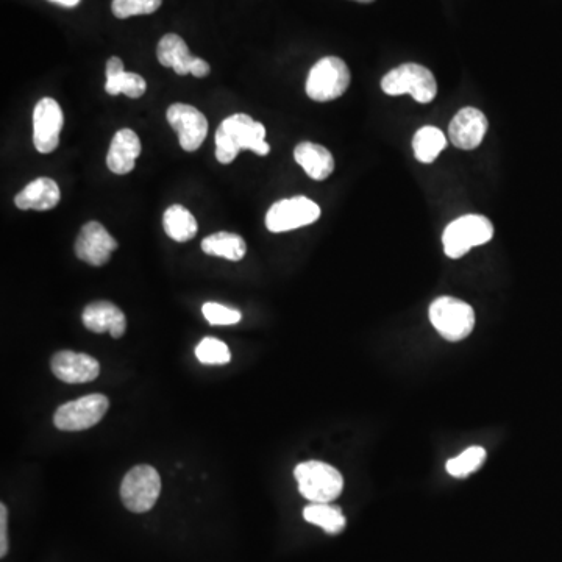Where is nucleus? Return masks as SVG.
<instances>
[{"label":"nucleus","instance_id":"f257e3e1","mask_svg":"<svg viewBox=\"0 0 562 562\" xmlns=\"http://www.w3.org/2000/svg\"><path fill=\"white\" fill-rule=\"evenodd\" d=\"M241 150H252L261 157L271 152V146L266 143L264 125L244 113L233 114L219 125L216 132L217 161L233 163Z\"/></svg>","mask_w":562,"mask_h":562},{"label":"nucleus","instance_id":"f03ea898","mask_svg":"<svg viewBox=\"0 0 562 562\" xmlns=\"http://www.w3.org/2000/svg\"><path fill=\"white\" fill-rule=\"evenodd\" d=\"M299 491L311 503H331L341 495L344 478L336 467L322 461H305L294 470Z\"/></svg>","mask_w":562,"mask_h":562},{"label":"nucleus","instance_id":"7ed1b4c3","mask_svg":"<svg viewBox=\"0 0 562 562\" xmlns=\"http://www.w3.org/2000/svg\"><path fill=\"white\" fill-rule=\"evenodd\" d=\"M494 236V225L488 217L480 214H467L458 217L442 235V244L447 257L452 260L463 258L474 247L483 246Z\"/></svg>","mask_w":562,"mask_h":562},{"label":"nucleus","instance_id":"20e7f679","mask_svg":"<svg viewBox=\"0 0 562 562\" xmlns=\"http://www.w3.org/2000/svg\"><path fill=\"white\" fill-rule=\"evenodd\" d=\"M381 89L388 96L410 94L419 104H430L438 94V83L430 69L417 63H405L383 77Z\"/></svg>","mask_w":562,"mask_h":562},{"label":"nucleus","instance_id":"39448f33","mask_svg":"<svg viewBox=\"0 0 562 562\" xmlns=\"http://www.w3.org/2000/svg\"><path fill=\"white\" fill-rule=\"evenodd\" d=\"M428 316L439 335L450 342L463 341L474 331V308L455 297H439L434 300Z\"/></svg>","mask_w":562,"mask_h":562},{"label":"nucleus","instance_id":"423d86ee","mask_svg":"<svg viewBox=\"0 0 562 562\" xmlns=\"http://www.w3.org/2000/svg\"><path fill=\"white\" fill-rule=\"evenodd\" d=\"M350 71L346 61L338 57H325L317 61L306 79V94L314 102L339 99L349 89Z\"/></svg>","mask_w":562,"mask_h":562},{"label":"nucleus","instance_id":"0eeeda50","mask_svg":"<svg viewBox=\"0 0 562 562\" xmlns=\"http://www.w3.org/2000/svg\"><path fill=\"white\" fill-rule=\"evenodd\" d=\"M160 492V474L149 464L133 467L122 480V503L132 513L143 514L150 511L157 503Z\"/></svg>","mask_w":562,"mask_h":562},{"label":"nucleus","instance_id":"6e6552de","mask_svg":"<svg viewBox=\"0 0 562 562\" xmlns=\"http://www.w3.org/2000/svg\"><path fill=\"white\" fill-rule=\"evenodd\" d=\"M321 207L308 197H291L275 202L266 214V227L272 233H285L314 224Z\"/></svg>","mask_w":562,"mask_h":562},{"label":"nucleus","instance_id":"1a4fd4ad","mask_svg":"<svg viewBox=\"0 0 562 562\" xmlns=\"http://www.w3.org/2000/svg\"><path fill=\"white\" fill-rule=\"evenodd\" d=\"M110 400L102 394H91L61 405L54 414V424L61 431H83L104 419Z\"/></svg>","mask_w":562,"mask_h":562},{"label":"nucleus","instance_id":"9d476101","mask_svg":"<svg viewBox=\"0 0 562 562\" xmlns=\"http://www.w3.org/2000/svg\"><path fill=\"white\" fill-rule=\"evenodd\" d=\"M63 111L52 97H44L33 111V144L40 153H52L60 144Z\"/></svg>","mask_w":562,"mask_h":562},{"label":"nucleus","instance_id":"9b49d317","mask_svg":"<svg viewBox=\"0 0 562 562\" xmlns=\"http://www.w3.org/2000/svg\"><path fill=\"white\" fill-rule=\"evenodd\" d=\"M157 57L164 68H172L175 74H193L197 79H203L210 74L207 61L189 54L188 44L182 36L168 33L161 38L157 47Z\"/></svg>","mask_w":562,"mask_h":562},{"label":"nucleus","instance_id":"f8f14e48","mask_svg":"<svg viewBox=\"0 0 562 562\" xmlns=\"http://www.w3.org/2000/svg\"><path fill=\"white\" fill-rule=\"evenodd\" d=\"M169 125L177 132L178 143L186 152H196L208 135V121L202 111L186 104H174L166 113Z\"/></svg>","mask_w":562,"mask_h":562},{"label":"nucleus","instance_id":"ddd939ff","mask_svg":"<svg viewBox=\"0 0 562 562\" xmlns=\"http://www.w3.org/2000/svg\"><path fill=\"white\" fill-rule=\"evenodd\" d=\"M118 247V241L107 232L104 225L91 221L83 225L77 236L75 255L89 266L100 267L110 261L111 253Z\"/></svg>","mask_w":562,"mask_h":562},{"label":"nucleus","instance_id":"4468645a","mask_svg":"<svg viewBox=\"0 0 562 562\" xmlns=\"http://www.w3.org/2000/svg\"><path fill=\"white\" fill-rule=\"evenodd\" d=\"M52 372L58 380L69 385H80L96 380L100 374V364L93 356L61 350L52 358Z\"/></svg>","mask_w":562,"mask_h":562},{"label":"nucleus","instance_id":"2eb2a0df","mask_svg":"<svg viewBox=\"0 0 562 562\" xmlns=\"http://www.w3.org/2000/svg\"><path fill=\"white\" fill-rule=\"evenodd\" d=\"M488 118L477 108H463L455 114L449 125V136L453 146L463 150H474L483 143L488 132Z\"/></svg>","mask_w":562,"mask_h":562},{"label":"nucleus","instance_id":"dca6fc26","mask_svg":"<svg viewBox=\"0 0 562 562\" xmlns=\"http://www.w3.org/2000/svg\"><path fill=\"white\" fill-rule=\"evenodd\" d=\"M82 321L89 331L97 335L110 333L114 339L122 338L127 330V317L119 306L107 300L89 303L83 310Z\"/></svg>","mask_w":562,"mask_h":562},{"label":"nucleus","instance_id":"f3484780","mask_svg":"<svg viewBox=\"0 0 562 562\" xmlns=\"http://www.w3.org/2000/svg\"><path fill=\"white\" fill-rule=\"evenodd\" d=\"M141 155V141L133 130L122 129L114 135L108 152L107 166L113 174L125 175L135 169L136 158Z\"/></svg>","mask_w":562,"mask_h":562},{"label":"nucleus","instance_id":"a211bd4d","mask_svg":"<svg viewBox=\"0 0 562 562\" xmlns=\"http://www.w3.org/2000/svg\"><path fill=\"white\" fill-rule=\"evenodd\" d=\"M60 186L55 180L40 177L25 186L15 197V205L19 210L49 211L60 203Z\"/></svg>","mask_w":562,"mask_h":562},{"label":"nucleus","instance_id":"6ab92c4d","mask_svg":"<svg viewBox=\"0 0 562 562\" xmlns=\"http://www.w3.org/2000/svg\"><path fill=\"white\" fill-rule=\"evenodd\" d=\"M294 158L308 177L317 182H322L335 171V158L330 150L325 149L321 144L308 143V141L300 143L294 149Z\"/></svg>","mask_w":562,"mask_h":562},{"label":"nucleus","instance_id":"aec40b11","mask_svg":"<svg viewBox=\"0 0 562 562\" xmlns=\"http://www.w3.org/2000/svg\"><path fill=\"white\" fill-rule=\"evenodd\" d=\"M202 250L211 257L225 258L228 261H241L246 257V241L236 233L219 232L207 236L202 241Z\"/></svg>","mask_w":562,"mask_h":562},{"label":"nucleus","instance_id":"412c9836","mask_svg":"<svg viewBox=\"0 0 562 562\" xmlns=\"http://www.w3.org/2000/svg\"><path fill=\"white\" fill-rule=\"evenodd\" d=\"M164 232L177 242H188L197 235L196 217L182 205H172L163 216Z\"/></svg>","mask_w":562,"mask_h":562},{"label":"nucleus","instance_id":"4be33fe9","mask_svg":"<svg viewBox=\"0 0 562 562\" xmlns=\"http://www.w3.org/2000/svg\"><path fill=\"white\" fill-rule=\"evenodd\" d=\"M303 519L316 527H321L328 534L341 533L347 523L341 508L331 503H311L303 509Z\"/></svg>","mask_w":562,"mask_h":562},{"label":"nucleus","instance_id":"5701e85b","mask_svg":"<svg viewBox=\"0 0 562 562\" xmlns=\"http://www.w3.org/2000/svg\"><path fill=\"white\" fill-rule=\"evenodd\" d=\"M447 147V138L438 127L427 125L417 130L413 139L414 157L420 163L430 164L439 157V153Z\"/></svg>","mask_w":562,"mask_h":562},{"label":"nucleus","instance_id":"b1692460","mask_svg":"<svg viewBox=\"0 0 562 562\" xmlns=\"http://www.w3.org/2000/svg\"><path fill=\"white\" fill-rule=\"evenodd\" d=\"M147 83L146 80L135 72L122 71L119 74L107 75V83H105V91L110 96H118V94H125L132 99H139L146 93Z\"/></svg>","mask_w":562,"mask_h":562},{"label":"nucleus","instance_id":"393cba45","mask_svg":"<svg viewBox=\"0 0 562 562\" xmlns=\"http://www.w3.org/2000/svg\"><path fill=\"white\" fill-rule=\"evenodd\" d=\"M484 461H486V450L475 445V447L464 450L461 455L449 459L447 472L453 478H466L477 472L483 466Z\"/></svg>","mask_w":562,"mask_h":562},{"label":"nucleus","instance_id":"a878e982","mask_svg":"<svg viewBox=\"0 0 562 562\" xmlns=\"http://www.w3.org/2000/svg\"><path fill=\"white\" fill-rule=\"evenodd\" d=\"M197 360L207 366H225L232 361V352L225 342L216 338H203L196 347Z\"/></svg>","mask_w":562,"mask_h":562},{"label":"nucleus","instance_id":"bb28decb","mask_svg":"<svg viewBox=\"0 0 562 562\" xmlns=\"http://www.w3.org/2000/svg\"><path fill=\"white\" fill-rule=\"evenodd\" d=\"M163 4V0H113L111 11L118 19L132 16L152 15Z\"/></svg>","mask_w":562,"mask_h":562},{"label":"nucleus","instance_id":"cd10ccee","mask_svg":"<svg viewBox=\"0 0 562 562\" xmlns=\"http://www.w3.org/2000/svg\"><path fill=\"white\" fill-rule=\"evenodd\" d=\"M203 317L211 325H235L241 321V313L221 303L208 302L202 306Z\"/></svg>","mask_w":562,"mask_h":562},{"label":"nucleus","instance_id":"c85d7f7f","mask_svg":"<svg viewBox=\"0 0 562 562\" xmlns=\"http://www.w3.org/2000/svg\"><path fill=\"white\" fill-rule=\"evenodd\" d=\"M7 523L8 509L7 506L2 503V505H0V556H2V558H5L8 553Z\"/></svg>","mask_w":562,"mask_h":562},{"label":"nucleus","instance_id":"c756f323","mask_svg":"<svg viewBox=\"0 0 562 562\" xmlns=\"http://www.w3.org/2000/svg\"><path fill=\"white\" fill-rule=\"evenodd\" d=\"M50 2H55V4L63 5V7H77L80 4V0H50Z\"/></svg>","mask_w":562,"mask_h":562},{"label":"nucleus","instance_id":"7c9ffc66","mask_svg":"<svg viewBox=\"0 0 562 562\" xmlns=\"http://www.w3.org/2000/svg\"><path fill=\"white\" fill-rule=\"evenodd\" d=\"M355 2H360V4H372L375 0H355Z\"/></svg>","mask_w":562,"mask_h":562}]
</instances>
